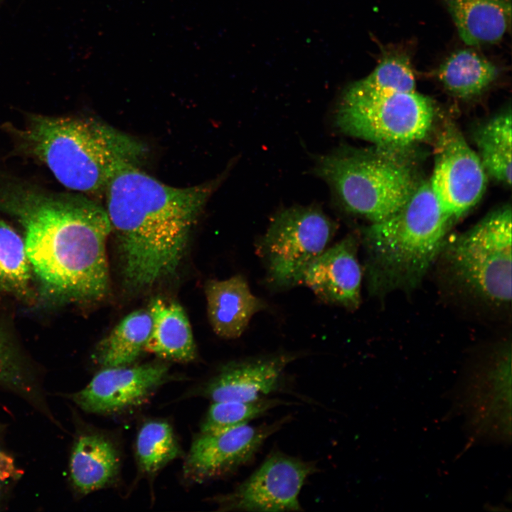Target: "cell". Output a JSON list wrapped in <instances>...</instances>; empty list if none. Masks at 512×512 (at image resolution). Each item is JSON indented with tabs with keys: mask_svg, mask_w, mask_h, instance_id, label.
I'll return each mask as SVG.
<instances>
[{
	"mask_svg": "<svg viewBox=\"0 0 512 512\" xmlns=\"http://www.w3.org/2000/svg\"><path fill=\"white\" fill-rule=\"evenodd\" d=\"M295 402L268 397L249 401L213 402L201 425V432H215L248 425L276 407Z\"/></svg>",
	"mask_w": 512,
	"mask_h": 512,
	"instance_id": "cell-25",
	"label": "cell"
},
{
	"mask_svg": "<svg viewBox=\"0 0 512 512\" xmlns=\"http://www.w3.org/2000/svg\"><path fill=\"white\" fill-rule=\"evenodd\" d=\"M407 148L341 146L318 156L313 171L344 210L376 223L400 208L422 181Z\"/></svg>",
	"mask_w": 512,
	"mask_h": 512,
	"instance_id": "cell-5",
	"label": "cell"
},
{
	"mask_svg": "<svg viewBox=\"0 0 512 512\" xmlns=\"http://www.w3.org/2000/svg\"><path fill=\"white\" fill-rule=\"evenodd\" d=\"M336 229L318 205H294L275 213L256 242L268 285L283 290L302 284L306 270L327 248Z\"/></svg>",
	"mask_w": 512,
	"mask_h": 512,
	"instance_id": "cell-7",
	"label": "cell"
},
{
	"mask_svg": "<svg viewBox=\"0 0 512 512\" xmlns=\"http://www.w3.org/2000/svg\"><path fill=\"white\" fill-rule=\"evenodd\" d=\"M498 75L496 65L468 48L452 53L437 71L438 80L444 89L460 98L481 94L495 81Z\"/></svg>",
	"mask_w": 512,
	"mask_h": 512,
	"instance_id": "cell-20",
	"label": "cell"
},
{
	"mask_svg": "<svg viewBox=\"0 0 512 512\" xmlns=\"http://www.w3.org/2000/svg\"><path fill=\"white\" fill-rule=\"evenodd\" d=\"M453 222L430 181H422L396 212L364 228L359 240L369 293L381 297L416 287L440 255Z\"/></svg>",
	"mask_w": 512,
	"mask_h": 512,
	"instance_id": "cell-4",
	"label": "cell"
},
{
	"mask_svg": "<svg viewBox=\"0 0 512 512\" xmlns=\"http://www.w3.org/2000/svg\"><path fill=\"white\" fill-rule=\"evenodd\" d=\"M511 206H503L465 233L447 238L440 253L455 282L496 306L511 300Z\"/></svg>",
	"mask_w": 512,
	"mask_h": 512,
	"instance_id": "cell-6",
	"label": "cell"
},
{
	"mask_svg": "<svg viewBox=\"0 0 512 512\" xmlns=\"http://www.w3.org/2000/svg\"><path fill=\"white\" fill-rule=\"evenodd\" d=\"M208 316L213 331L220 337H240L252 317L267 307L254 295L241 274L223 280H209L205 286Z\"/></svg>",
	"mask_w": 512,
	"mask_h": 512,
	"instance_id": "cell-15",
	"label": "cell"
},
{
	"mask_svg": "<svg viewBox=\"0 0 512 512\" xmlns=\"http://www.w3.org/2000/svg\"><path fill=\"white\" fill-rule=\"evenodd\" d=\"M20 149L44 164L66 188L99 194L115 174L146 153L136 138L90 117L32 114L13 130Z\"/></svg>",
	"mask_w": 512,
	"mask_h": 512,
	"instance_id": "cell-3",
	"label": "cell"
},
{
	"mask_svg": "<svg viewBox=\"0 0 512 512\" xmlns=\"http://www.w3.org/2000/svg\"><path fill=\"white\" fill-rule=\"evenodd\" d=\"M415 87L410 57L402 51H387L370 74L352 82L342 93L353 96L375 95L414 92Z\"/></svg>",
	"mask_w": 512,
	"mask_h": 512,
	"instance_id": "cell-23",
	"label": "cell"
},
{
	"mask_svg": "<svg viewBox=\"0 0 512 512\" xmlns=\"http://www.w3.org/2000/svg\"><path fill=\"white\" fill-rule=\"evenodd\" d=\"M34 277L23 238L0 219V290L24 302L35 297Z\"/></svg>",
	"mask_w": 512,
	"mask_h": 512,
	"instance_id": "cell-22",
	"label": "cell"
},
{
	"mask_svg": "<svg viewBox=\"0 0 512 512\" xmlns=\"http://www.w3.org/2000/svg\"><path fill=\"white\" fill-rule=\"evenodd\" d=\"M486 172L459 129L448 121L437 139L431 188L442 210L454 221L481 198Z\"/></svg>",
	"mask_w": 512,
	"mask_h": 512,
	"instance_id": "cell-10",
	"label": "cell"
},
{
	"mask_svg": "<svg viewBox=\"0 0 512 512\" xmlns=\"http://www.w3.org/2000/svg\"><path fill=\"white\" fill-rule=\"evenodd\" d=\"M119 456L113 442L100 433H85L76 440L70 456V477L75 488L87 494L106 487L117 478Z\"/></svg>",
	"mask_w": 512,
	"mask_h": 512,
	"instance_id": "cell-17",
	"label": "cell"
},
{
	"mask_svg": "<svg viewBox=\"0 0 512 512\" xmlns=\"http://www.w3.org/2000/svg\"><path fill=\"white\" fill-rule=\"evenodd\" d=\"M221 179L175 187L137 165L115 174L105 191V210L128 290H146L176 272L191 230Z\"/></svg>",
	"mask_w": 512,
	"mask_h": 512,
	"instance_id": "cell-2",
	"label": "cell"
},
{
	"mask_svg": "<svg viewBox=\"0 0 512 512\" xmlns=\"http://www.w3.org/2000/svg\"><path fill=\"white\" fill-rule=\"evenodd\" d=\"M462 41L471 46L500 41L511 21V0H445Z\"/></svg>",
	"mask_w": 512,
	"mask_h": 512,
	"instance_id": "cell-18",
	"label": "cell"
},
{
	"mask_svg": "<svg viewBox=\"0 0 512 512\" xmlns=\"http://www.w3.org/2000/svg\"><path fill=\"white\" fill-rule=\"evenodd\" d=\"M0 384L23 394L31 390L30 381L26 378L16 353L1 334Z\"/></svg>",
	"mask_w": 512,
	"mask_h": 512,
	"instance_id": "cell-26",
	"label": "cell"
},
{
	"mask_svg": "<svg viewBox=\"0 0 512 512\" xmlns=\"http://www.w3.org/2000/svg\"><path fill=\"white\" fill-rule=\"evenodd\" d=\"M434 109L430 100L414 92L353 96L342 93L335 112L343 133L375 146L407 147L430 130Z\"/></svg>",
	"mask_w": 512,
	"mask_h": 512,
	"instance_id": "cell-8",
	"label": "cell"
},
{
	"mask_svg": "<svg viewBox=\"0 0 512 512\" xmlns=\"http://www.w3.org/2000/svg\"><path fill=\"white\" fill-rule=\"evenodd\" d=\"M169 367L163 362L103 368L73 401L90 413H116L139 405L166 379Z\"/></svg>",
	"mask_w": 512,
	"mask_h": 512,
	"instance_id": "cell-12",
	"label": "cell"
},
{
	"mask_svg": "<svg viewBox=\"0 0 512 512\" xmlns=\"http://www.w3.org/2000/svg\"><path fill=\"white\" fill-rule=\"evenodd\" d=\"M181 454L171 426L166 421L149 420L139 430L136 454L140 471L153 476Z\"/></svg>",
	"mask_w": 512,
	"mask_h": 512,
	"instance_id": "cell-24",
	"label": "cell"
},
{
	"mask_svg": "<svg viewBox=\"0 0 512 512\" xmlns=\"http://www.w3.org/2000/svg\"><path fill=\"white\" fill-rule=\"evenodd\" d=\"M360 240L346 235L326 248L306 270L302 284L322 301L354 311L361 302L362 268L358 258Z\"/></svg>",
	"mask_w": 512,
	"mask_h": 512,
	"instance_id": "cell-13",
	"label": "cell"
},
{
	"mask_svg": "<svg viewBox=\"0 0 512 512\" xmlns=\"http://www.w3.org/2000/svg\"><path fill=\"white\" fill-rule=\"evenodd\" d=\"M317 471L311 461L274 451L233 491L213 501L223 511H300L301 490Z\"/></svg>",
	"mask_w": 512,
	"mask_h": 512,
	"instance_id": "cell-9",
	"label": "cell"
},
{
	"mask_svg": "<svg viewBox=\"0 0 512 512\" xmlns=\"http://www.w3.org/2000/svg\"><path fill=\"white\" fill-rule=\"evenodd\" d=\"M151 326L148 310L129 313L99 342L93 360L102 368L132 365L144 351Z\"/></svg>",
	"mask_w": 512,
	"mask_h": 512,
	"instance_id": "cell-19",
	"label": "cell"
},
{
	"mask_svg": "<svg viewBox=\"0 0 512 512\" xmlns=\"http://www.w3.org/2000/svg\"><path fill=\"white\" fill-rule=\"evenodd\" d=\"M148 311L152 326L144 351L180 363L194 360L196 348L191 324L182 306L175 301L156 297L150 302Z\"/></svg>",
	"mask_w": 512,
	"mask_h": 512,
	"instance_id": "cell-16",
	"label": "cell"
},
{
	"mask_svg": "<svg viewBox=\"0 0 512 512\" xmlns=\"http://www.w3.org/2000/svg\"><path fill=\"white\" fill-rule=\"evenodd\" d=\"M21 472L11 456L0 449V492L7 485L19 478Z\"/></svg>",
	"mask_w": 512,
	"mask_h": 512,
	"instance_id": "cell-27",
	"label": "cell"
},
{
	"mask_svg": "<svg viewBox=\"0 0 512 512\" xmlns=\"http://www.w3.org/2000/svg\"><path fill=\"white\" fill-rule=\"evenodd\" d=\"M248 425L215 432H201L193 442L183 465V476L203 482L233 472L248 463L274 433L288 421Z\"/></svg>",
	"mask_w": 512,
	"mask_h": 512,
	"instance_id": "cell-11",
	"label": "cell"
},
{
	"mask_svg": "<svg viewBox=\"0 0 512 512\" xmlns=\"http://www.w3.org/2000/svg\"><path fill=\"white\" fill-rule=\"evenodd\" d=\"M511 110L494 117L474 134L478 156L488 175L506 186L511 184Z\"/></svg>",
	"mask_w": 512,
	"mask_h": 512,
	"instance_id": "cell-21",
	"label": "cell"
},
{
	"mask_svg": "<svg viewBox=\"0 0 512 512\" xmlns=\"http://www.w3.org/2000/svg\"><path fill=\"white\" fill-rule=\"evenodd\" d=\"M297 358L277 353L227 363L206 383L203 393L213 402L265 398L278 390L285 368Z\"/></svg>",
	"mask_w": 512,
	"mask_h": 512,
	"instance_id": "cell-14",
	"label": "cell"
},
{
	"mask_svg": "<svg viewBox=\"0 0 512 512\" xmlns=\"http://www.w3.org/2000/svg\"><path fill=\"white\" fill-rule=\"evenodd\" d=\"M0 212L21 225L40 295L57 304L102 299L110 289L105 208L80 193H53L0 176Z\"/></svg>",
	"mask_w": 512,
	"mask_h": 512,
	"instance_id": "cell-1",
	"label": "cell"
}]
</instances>
